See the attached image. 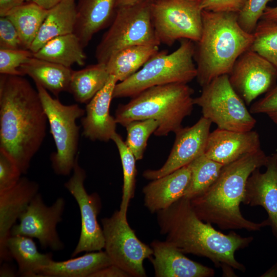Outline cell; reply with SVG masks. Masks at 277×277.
I'll return each mask as SVG.
<instances>
[{
	"mask_svg": "<svg viewBox=\"0 0 277 277\" xmlns=\"http://www.w3.org/2000/svg\"><path fill=\"white\" fill-rule=\"evenodd\" d=\"M105 251L87 252L63 261H54L39 269L35 277H90L98 270L112 264Z\"/></svg>",
	"mask_w": 277,
	"mask_h": 277,
	"instance_id": "23",
	"label": "cell"
},
{
	"mask_svg": "<svg viewBox=\"0 0 277 277\" xmlns=\"http://www.w3.org/2000/svg\"><path fill=\"white\" fill-rule=\"evenodd\" d=\"M78 156L72 176L64 184L65 187L77 203L81 214L80 235L71 253L72 258L83 252L102 250L105 245L102 227L97 221V215L101 209V199L96 193H87L84 186L86 172L79 165Z\"/></svg>",
	"mask_w": 277,
	"mask_h": 277,
	"instance_id": "13",
	"label": "cell"
},
{
	"mask_svg": "<svg viewBox=\"0 0 277 277\" xmlns=\"http://www.w3.org/2000/svg\"><path fill=\"white\" fill-rule=\"evenodd\" d=\"M54 141L56 151L50 156L52 169L57 175H69L75 163L80 127L76 121L83 116L85 110L77 104H63L53 98L47 90L35 84Z\"/></svg>",
	"mask_w": 277,
	"mask_h": 277,
	"instance_id": "7",
	"label": "cell"
},
{
	"mask_svg": "<svg viewBox=\"0 0 277 277\" xmlns=\"http://www.w3.org/2000/svg\"><path fill=\"white\" fill-rule=\"evenodd\" d=\"M260 149L259 134L255 131L241 132L217 128L210 133L204 154L225 165Z\"/></svg>",
	"mask_w": 277,
	"mask_h": 277,
	"instance_id": "18",
	"label": "cell"
},
{
	"mask_svg": "<svg viewBox=\"0 0 277 277\" xmlns=\"http://www.w3.org/2000/svg\"><path fill=\"white\" fill-rule=\"evenodd\" d=\"M261 19L277 23V6L274 7H267Z\"/></svg>",
	"mask_w": 277,
	"mask_h": 277,
	"instance_id": "43",
	"label": "cell"
},
{
	"mask_svg": "<svg viewBox=\"0 0 277 277\" xmlns=\"http://www.w3.org/2000/svg\"><path fill=\"white\" fill-rule=\"evenodd\" d=\"M104 238V249L112 263L130 276H147L143 262L153 255L151 246L141 241L130 227L127 219L122 217L119 210L101 219Z\"/></svg>",
	"mask_w": 277,
	"mask_h": 277,
	"instance_id": "11",
	"label": "cell"
},
{
	"mask_svg": "<svg viewBox=\"0 0 277 277\" xmlns=\"http://www.w3.org/2000/svg\"><path fill=\"white\" fill-rule=\"evenodd\" d=\"M191 177L190 164L151 180L144 187V205L151 213L165 209L182 197Z\"/></svg>",
	"mask_w": 277,
	"mask_h": 277,
	"instance_id": "21",
	"label": "cell"
},
{
	"mask_svg": "<svg viewBox=\"0 0 277 277\" xmlns=\"http://www.w3.org/2000/svg\"><path fill=\"white\" fill-rule=\"evenodd\" d=\"M189 164L190 180L183 197L191 200L202 194L212 185L224 165L208 158L205 154Z\"/></svg>",
	"mask_w": 277,
	"mask_h": 277,
	"instance_id": "31",
	"label": "cell"
},
{
	"mask_svg": "<svg viewBox=\"0 0 277 277\" xmlns=\"http://www.w3.org/2000/svg\"><path fill=\"white\" fill-rule=\"evenodd\" d=\"M129 275L116 265L112 264L93 273L90 277H129Z\"/></svg>",
	"mask_w": 277,
	"mask_h": 277,
	"instance_id": "41",
	"label": "cell"
},
{
	"mask_svg": "<svg viewBox=\"0 0 277 277\" xmlns=\"http://www.w3.org/2000/svg\"><path fill=\"white\" fill-rule=\"evenodd\" d=\"M250 112L253 114H265L277 125V85L263 97L254 102L250 107Z\"/></svg>",
	"mask_w": 277,
	"mask_h": 277,
	"instance_id": "38",
	"label": "cell"
},
{
	"mask_svg": "<svg viewBox=\"0 0 277 277\" xmlns=\"http://www.w3.org/2000/svg\"><path fill=\"white\" fill-rule=\"evenodd\" d=\"M66 205L63 197H58L47 206L39 192L33 198L11 231V235H21L36 239L42 248L52 251L64 249L65 245L57 231Z\"/></svg>",
	"mask_w": 277,
	"mask_h": 277,
	"instance_id": "12",
	"label": "cell"
},
{
	"mask_svg": "<svg viewBox=\"0 0 277 277\" xmlns=\"http://www.w3.org/2000/svg\"><path fill=\"white\" fill-rule=\"evenodd\" d=\"M212 122L202 116L195 124L182 127L175 133V139L169 155L163 166L156 170H146L143 176L153 180L169 174L204 154Z\"/></svg>",
	"mask_w": 277,
	"mask_h": 277,
	"instance_id": "15",
	"label": "cell"
},
{
	"mask_svg": "<svg viewBox=\"0 0 277 277\" xmlns=\"http://www.w3.org/2000/svg\"><path fill=\"white\" fill-rule=\"evenodd\" d=\"M26 0H0V16H6L10 11L25 3Z\"/></svg>",
	"mask_w": 277,
	"mask_h": 277,
	"instance_id": "42",
	"label": "cell"
},
{
	"mask_svg": "<svg viewBox=\"0 0 277 277\" xmlns=\"http://www.w3.org/2000/svg\"><path fill=\"white\" fill-rule=\"evenodd\" d=\"M23 75L31 77L35 84L44 87L57 97L68 91L73 70L71 68L38 58L34 56L19 69Z\"/></svg>",
	"mask_w": 277,
	"mask_h": 277,
	"instance_id": "24",
	"label": "cell"
},
{
	"mask_svg": "<svg viewBox=\"0 0 277 277\" xmlns=\"http://www.w3.org/2000/svg\"><path fill=\"white\" fill-rule=\"evenodd\" d=\"M17 275L14 269L7 264H3L0 270V276H15Z\"/></svg>",
	"mask_w": 277,
	"mask_h": 277,
	"instance_id": "46",
	"label": "cell"
},
{
	"mask_svg": "<svg viewBox=\"0 0 277 277\" xmlns=\"http://www.w3.org/2000/svg\"><path fill=\"white\" fill-rule=\"evenodd\" d=\"M145 0H115L116 9L131 7L138 4Z\"/></svg>",
	"mask_w": 277,
	"mask_h": 277,
	"instance_id": "45",
	"label": "cell"
},
{
	"mask_svg": "<svg viewBox=\"0 0 277 277\" xmlns=\"http://www.w3.org/2000/svg\"><path fill=\"white\" fill-rule=\"evenodd\" d=\"M65 0H26V2H32L42 7L49 10Z\"/></svg>",
	"mask_w": 277,
	"mask_h": 277,
	"instance_id": "44",
	"label": "cell"
},
{
	"mask_svg": "<svg viewBox=\"0 0 277 277\" xmlns=\"http://www.w3.org/2000/svg\"><path fill=\"white\" fill-rule=\"evenodd\" d=\"M33 56L30 50L0 49L1 74L23 76L19 69Z\"/></svg>",
	"mask_w": 277,
	"mask_h": 277,
	"instance_id": "35",
	"label": "cell"
},
{
	"mask_svg": "<svg viewBox=\"0 0 277 277\" xmlns=\"http://www.w3.org/2000/svg\"><path fill=\"white\" fill-rule=\"evenodd\" d=\"M194 52V42L187 39L180 40L179 47L171 53L159 50L136 72L116 84L113 97H132L159 85L188 84L197 75Z\"/></svg>",
	"mask_w": 277,
	"mask_h": 277,
	"instance_id": "6",
	"label": "cell"
},
{
	"mask_svg": "<svg viewBox=\"0 0 277 277\" xmlns=\"http://www.w3.org/2000/svg\"><path fill=\"white\" fill-rule=\"evenodd\" d=\"M228 77L233 89L248 105L276 85L277 69L259 54L248 49L238 58Z\"/></svg>",
	"mask_w": 277,
	"mask_h": 277,
	"instance_id": "14",
	"label": "cell"
},
{
	"mask_svg": "<svg viewBox=\"0 0 277 277\" xmlns=\"http://www.w3.org/2000/svg\"><path fill=\"white\" fill-rule=\"evenodd\" d=\"M160 233L165 241L183 253L210 259L225 274L231 268L244 272L245 267L235 258L236 251L247 247L252 236L242 237L231 231L228 234L214 229L212 224L201 220L190 200L182 197L169 207L157 212Z\"/></svg>",
	"mask_w": 277,
	"mask_h": 277,
	"instance_id": "2",
	"label": "cell"
},
{
	"mask_svg": "<svg viewBox=\"0 0 277 277\" xmlns=\"http://www.w3.org/2000/svg\"><path fill=\"white\" fill-rule=\"evenodd\" d=\"M202 88L193 103L201 108L203 117L221 129L245 132L253 129L256 121L231 86L228 75L219 76Z\"/></svg>",
	"mask_w": 277,
	"mask_h": 277,
	"instance_id": "9",
	"label": "cell"
},
{
	"mask_svg": "<svg viewBox=\"0 0 277 277\" xmlns=\"http://www.w3.org/2000/svg\"><path fill=\"white\" fill-rule=\"evenodd\" d=\"M23 76L1 74L0 149L26 174L43 143L48 120L37 89Z\"/></svg>",
	"mask_w": 277,
	"mask_h": 277,
	"instance_id": "1",
	"label": "cell"
},
{
	"mask_svg": "<svg viewBox=\"0 0 277 277\" xmlns=\"http://www.w3.org/2000/svg\"><path fill=\"white\" fill-rule=\"evenodd\" d=\"M270 0H247L238 13V22L246 32L252 34Z\"/></svg>",
	"mask_w": 277,
	"mask_h": 277,
	"instance_id": "36",
	"label": "cell"
},
{
	"mask_svg": "<svg viewBox=\"0 0 277 277\" xmlns=\"http://www.w3.org/2000/svg\"><path fill=\"white\" fill-rule=\"evenodd\" d=\"M116 9L115 0H79L74 33L84 48L95 34L112 23Z\"/></svg>",
	"mask_w": 277,
	"mask_h": 277,
	"instance_id": "22",
	"label": "cell"
},
{
	"mask_svg": "<svg viewBox=\"0 0 277 277\" xmlns=\"http://www.w3.org/2000/svg\"><path fill=\"white\" fill-rule=\"evenodd\" d=\"M247 0H202V10L214 12L239 13Z\"/></svg>",
	"mask_w": 277,
	"mask_h": 277,
	"instance_id": "40",
	"label": "cell"
},
{
	"mask_svg": "<svg viewBox=\"0 0 277 277\" xmlns=\"http://www.w3.org/2000/svg\"><path fill=\"white\" fill-rule=\"evenodd\" d=\"M76 17L75 0H65L49 9L30 50L34 53L51 39L74 33Z\"/></svg>",
	"mask_w": 277,
	"mask_h": 277,
	"instance_id": "25",
	"label": "cell"
},
{
	"mask_svg": "<svg viewBox=\"0 0 277 277\" xmlns=\"http://www.w3.org/2000/svg\"><path fill=\"white\" fill-rule=\"evenodd\" d=\"M202 20L201 37L194 42L193 58L196 78L203 87L230 73L238 58L250 49L253 36L240 27L238 13L203 10Z\"/></svg>",
	"mask_w": 277,
	"mask_h": 277,
	"instance_id": "4",
	"label": "cell"
},
{
	"mask_svg": "<svg viewBox=\"0 0 277 277\" xmlns=\"http://www.w3.org/2000/svg\"><path fill=\"white\" fill-rule=\"evenodd\" d=\"M22 174L13 160L0 149V192L14 186L21 179Z\"/></svg>",
	"mask_w": 277,
	"mask_h": 277,
	"instance_id": "37",
	"label": "cell"
},
{
	"mask_svg": "<svg viewBox=\"0 0 277 277\" xmlns=\"http://www.w3.org/2000/svg\"><path fill=\"white\" fill-rule=\"evenodd\" d=\"M78 37L69 33L54 37L33 53L35 57L71 68L84 66L86 55Z\"/></svg>",
	"mask_w": 277,
	"mask_h": 277,
	"instance_id": "27",
	"label": "cell"
},
{
	"mask_svg": "<svg viewBox=\"0 0 277 277\" xmlns=\"http://www.w3.org/2000/svg\"><path fill=\"white\" fill-rule=\"evenodd\" d=\"M158 126L157 122L153 119L133 121L125 126L127 137L125 143L136 161L143 159L148 140Z\"/></svg>",
	"mask_w": 277,
	"mask_h": 277,
	"instance_id": "34",
	"label": "cell"
},
{
	"mask_svg": "<svg viewBox=\"0 0 277 277\" xmlns=\"http://www.w3.org/2000/svg\"><path fill=\"white\" fill-rule=\"evenodd\" d=\"M261 276L277 277V263L262 274Z\"/></svg>",
	"mask_w": 277,
	"mask_h": 277,
	"instance_id": "47",
	"label": "cell"
},
{
	"mask_svg": "<svg viewBox=\"0 0 277 277\" xmlns=\"http://www.w3.org/2000/svg\"><path fill=\"white\" fill-rule=\"evenodd\" d=\"M149 259L156 277H211L214 270L193 261L169 242L153 241Z\"/></svg>",
	"mask_w": 277,
	"mask_h": 277,
	"instance_id": "20",
	"label": "cell"
},
{
	"mask_svg": "<svg viewBox=\"0 0 277 277\" xmlns=\"http://www.w3.org/2000/svg\"><path fill=\"white\" fill-rule=\"evenodd\" d=\"M7 247L12 259L16 262L17 275L21 276L35 277L39 269L53 260L51 253L39 252L32 238L28 236L11 235Z\"/></svg>",
	"mask_w": 277,
	"mask_h": 277,
	"instance_id": "26",
	"label": "cell"
},
{
	"mask_svg": "<svg viewBox=\"0 0 277 277\" xmlns=\"http://www.w3.org/2000/svg\"><path fill=\"white\" fill-rule=\"evenodd\" d=\"M252 34L253 39L249 49L277 69V23L260 19Z\"/></svg>",
	"mask_w": 277,
	"mask_h": 277,
	"instance_id": "33",
	"label": "cell"
},
{
	"mask_svg": "<svg viewBox=\"0 0 277 277\" xmlns=\"http://www.w3.org/2000/svg\"><path fill=\"white\" fill-rule=\"evenodd\" d=\"M110 74L105 64L97 63L73 70L68 92L80 103H88L108 82Z\"/></svg>",
	"mask_w": 277,
	"mask_h": 277,
	"instance_id": "29",
	"label": "cell"
},
{
	"mask_svg": "<svg viewBox=\"0 0 277 277\" xmlns=\"http://www.w3.org/2000/svg\"><path fill=\"white\" fill-rule=\"evenodd\" d=\"M24 49L18 32L7 17L0 18V49Z\"/></svg>",
	"mask_w": 277,
	"mask_h": 277,
	"instance_id": "39",
	"label": "cell"
},
{
	"mask_svg": "<svg viewBox=\"0 0 277 277\" xmlns=\"http://www.w3.org/2000/svg\"><path fill=\"white\" fill-rule=\"evenodd\" d=\"M159 46L139 45L122 49L112 55L105 64L110 75L122 82L139 70L159 51Z\"/></svg>",
	"mask_w": 277,
	"mask_h": 277,
	"instance_id": "28",
	"label": "cell"
},
{
	"mask_svg": "<svg viewBox=\"0 0 277 277\" xmlns=\"http://www.w3.org/2000/svg\"><path fill=\"white\" fill-rule=\"evenodd\" d=\"M117 80L110 75L104 86L87 103L86 115L82 119L83 134L91 141L108 142L116 132L115 117L110 106Z\"/></svg>",
	"mask_w": 277,
	"mask_h": 277,
	"instance_id": "19",
	"label": "cell"
},
{
	"mask_svg": "<svg viewBox=\"0 0 277 277\" xmlns=\"http://www.w3.org/2000/svg\"><path fill=\"white\" fill-rule=\"evenodd\" d=\"M38 191L37 183L21 177L14 186L0 192L1 263L12 259L7 247L11 229Z\"/></svg>",
	"mask_w": 277,
	"mask_h": 277,
	"instance_id": "16",
	"label": "cell"
},
{
	"mask_svg": "<svg viewBox=\"0 0 277 277\" xmlns=\"http://www.w3.org/2000/svg\"><path fill=\"white\" fill-rule=\"evenodd\" d=\"M48 12L37 4L26 2L6 16L16 28L24 49L30 50Z\"/></svg>",
	"mask_w": 277,
	"mask_h": 277,
	"instance_id": "30",
	"label": "cell"
},
{
	"mask_svg": "<svg viewBox=\"0 0 277 277\" xmlns=\"http://www.w3.org/2000/svg\"><path fill=\"white\" fill-rule=\"evenodd\" d=\"M111 140L114 142L118 149L123 173L122 200L118 210L122 217L127 219L129 204L134 196L136 160L118 134L116 132L112 137Z\"/></svg>",
	"mask_w": 277,
	"mask_h": 277,
	"instance_id": "32",
	"label": "cell"
},
{
	"mask_svg": "<svg viewBox=\"0 0 277 277\" xmlns=\"http://www.w3.org/2000/svg\"><path fill=\"white\" fill-rule=\"evenodd\" d=\"M268 159V156L260 149L224 165L212 185L202 194L190 200L197 216L223 230L254 231L270 226L268 219L261 223L246 219L240 208L248 178L255 169L265 166Z\"/></svg>",
	"mask_w": 277,
	"mask_h": 277,
	"instance_id": "3",
	"label": "cell"
},
{
	"mask_svg": "<svg viewBox=\"0 0 277 277\" xmlns=\"http://www.w3.org/2000/svg\"><path fill=\"white\" fill-rule=\"evenodd\" d=\"M151 2L145 0L133 6L116 9L110 27L96 47L95 55L97 63L106 64L112 55L130 46L161 44L151 21Z\"/></svg>",
	"mask_w": 277,
	"mask_h": 277,
	"instance_id": "8",
	"label": "cell"
},
{
	"mask_svg": "<svg viewBox=\"0 0 277 277\" xmlns=\"http://www.w3.org/2000/svg\"><path fill=\"white\" fill-rule=\"evenodd\" d=\"M265 167L264 172L256 168L248 178L242 203L264 208L268 215L272 232L277 239V152L268 156Z\"/></svg>",
	"mask_w": 277,
	"mask_h": 277,
	"instance_id": "17",
	"label": "cell"
},
{
	"mask_svg": "<svg viewBox=\"0 0 277 277\" xmlns=\"http://www.w3.org/2000/svg\"><path fill=\"white\" fill-rule=\"evenodd\" d=\"M202 0H152L150 12L160 44L170 46L182 39L196 42L202 28Z\"/></svg>",
	"mask_w": 277,
	"mask_h": 277,
	"instance_id": "10",
	"label": "cell"
},
{
	"mask_svg": "<svg viewBox=\"0 0 277 277\" xmlns=\"http://www.w3.org/2000/svg\"><path fill=\"white\" fill-rule=\"evenodd\" d=\"M193 89L187 84L172 83L149 88L118 106L115 113L117 124L123 126L133 121L156 120L157 136L175 133L182 127L183 120L191 114Z\"/></svg>",
	"mask_w": 277,
	"mask_h": 277,
	"instance_id": "5",
	"label": "cell"
}]
</instances>
